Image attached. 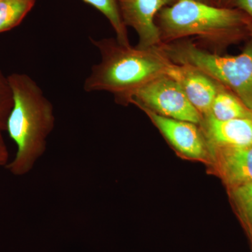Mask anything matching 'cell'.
I'll list each match as a JSON object with an SVG mask.
<instances>
[{
  "label": "cell",
  "instance_id": "ffe728a7",
  "mask_svg": "<svg viewBox=\"0 0 252 252\" xmlns=\"http://www.w3.org/2000/svg\"><path fill=\"white\" fill-rule=\"evenodd\" d=\"M250 241H251L252 245V240H250Z\"/></svg>",
  "mask_w": 252,
  "mask_h": 252
},
{
  "label": "cell",
  "instance_id": "ac0fdd59",
  "mask_svg": "<svg viewBox=\"0 0 252 252\" xmlns=\"http://www.w3.org/2000/svg\"><path fill=\"white\" fill-rule=\"evenodd\" d=\"M230 0H216V6L228 7Z\"/></svg>",
  "mask_w": 252,
  "mask_h": 252
},
{
  "label": "cell",
  "instance_id": "7a4b0ae2",
  "mask_svg": "<svg viewBox=\"0 0 252 252\" xmlns=\"http://www.w3.org/2000/svg\"><path fill=\"white\" fill-rule=\"evenodd\" d=\"M156 22L162 44L195 37L220 49L252 37V20L243 11L198 0H176L160 10Z\"/></svg>",
  "mask_w": 252,
  "mask_h": 252
},
{
  "label": "cell",
  "instance_id": "9a60e30c",
  "mask_svg": "<svg viewBox=\"0 0 252 252\" xmlns=\"http://www.w3.org/2000/svg\"><path fill=\"white\" fill-rule=\"evenodd\" d=\"M12 91L10 87L8 78L5 77L0 71V132L6 130L8 118L12 109Z\"/></svg>",
  "mask_w": 252,
  "mask_h": 252
},
{
  "label": "cell",
  "instance_id": "8992f818",
  "mask_svg": "<svg viewBox=\"0 0 252 252\" xmlns=\"http://www.w3.org/2000/svg\"><path fill=\"white\" fill-rule=\"evenodd\" d=\"M151 119L174 149L192 160L209 162L206 139L197 124L158 115L149 109L140 108Z\"/></svg>",
  "mask_w": 252,
  "mask_h": 252
},
{
  "label": "cell",
  "instance_id": "5b68a950",
  "mask_svg": "<svg viewBox=\"0 0 252 252\" xmlns=\"http://www.w3.org/2000/svg\"><path fill=\"white\" fill-rule=\"evenodd\" d=\"M132 104L158 115L200 124L202 116L189 102L180 84L167 74L160 76L134 91L126 105Z\"/></svg>",
  "mask_w": 252,
  "mask_h": 252
},
{
  "label": "cell",
  "instance_id": "277c9868",
  "mask_svg": "<svg viewBox=\"0 0 252 252\" xmlns=\"http://www.w3.org/2000/svg\"><path fill=\"white\" fill-rule=\"evenodd\" d=\"M158 47L172 63L198 69L252 109V37L243 52L235 56H220L190 41L162 44Z\"/></svg>",
  "mask_w": 252,
  "mask_h": 252
},
{
  "label": "cell",
  "instance_id": "7c38bea8",
  "mask_svg": "<svg viewBox=\"0 0 252 252\" xmlns=\"http://www.w3.org/2000/svg\"><path fill=\"white\" fill-rule=\"evenodd\" d=\"M230 200L244 229L252 238V182L228 189Z\"/></svg>",
  "mask_w": 252,
  "mask_h": 252
},
{
  "label": "cell",
  "instance_id": "9c48e42d",
  "mask_svg": "<svg viewBox=\"0 0 252 252\" xmlns=\"http://www.w3.org/2000/svg\"><path fill=\"white\" fill-rule=\"evenodd\" d=\"M167 75L175 79L202 117L210 114L220 85L198 69L172 63Z\"/></svg>",
  "mask_w": 252,
  "mask_h": 252
},
{
  "label": "cell",
  "instance_id": "5bb4252c",
  "mask_svg": "<svg viewBox=\"0 0 252 252\" xmlns=\"http://www.w3.org/2000/svg\"><path fill=\"white\" fill-rule=\"evenodd\" d=\"M92 5L108 19L117 34V40L120 44L130 46L127 28L123 21L117 0H84Z\"/></svg>",
  "mask_w": 252,
  "mask_h": 252
},
{
  "label": "cell",
  "instance_id": "30bf717a",
  "mask_svg": "<svg viewBox=\"0 0 252 252\" xmlns=\"http://www.w3.org/2000/svg\"><path fill=\"white\" fill-rule=\"evenodd\" d=\"M200 125L209 145L243 147L252 144V119L220 121L208 115L202 117Z\"/></svg>",
  "mask_w": 252,
  "mask_h": 252
},
{
  "label": "cell",
  "instance_id": "3957f363",
  "mask_svg": "<svg viewBox=\"0 0 252 252\" xmlns=\"http://www.w3.org/2000/svg\"><path fill=\"white\" fill-rule=\"evenodd\" d=\"M91 41L98 50L101 60L91 68L84 81V90L111 93L120 104H126L134 91L167 74L172 64L158 46L132 47L123 45L112 38H91Z\"/></svg>",
  "mask_w": 252,
  "mask_h": 252
},
{
  "label": "cell",
  "instance_id": "8fae6325",
  "mask_svg": "<svg viewBox=\"0 0 252 252\" xmlns=\"http://www.w3.org/2000/svg\"><path fill=\"white\" fill-rule=\"evenodd\" d=\"M209 115L220 121L252 119V109L248 108L233 93L220 85Z\"/></svg>",
  "mask_w": 252,
  "mask_h": 252
},
{
  "label": "cell",
  "instance_id": "2e32d148",
  "mask_svg": "<svg viewBox=\"0 0 252 252\" xmlns=\"http://www.w3.org/2000/svg\"><path fill=\"white\" fill-rule=\"evenodd\" d=\"M228 7L243 11L252 20V0H230Z\"/></svg>",
  "mask_w": 252,
  "mask_h": 252
},
{
  "label": "cell",
  "instance_id": "44dd1931",
  "mask_svg": "<svg viewBox=\"0 0 252 252\" xmlns=\"http://www.w3.org/2000/svg\"><path fill=\"white\" fill-rule=\"evenodd\" d=\"M0 1H1V0H0Z\"/></svg>",
  "mask_w": 252,
  "mask_h": 252
},
{
  "label": "cell",
  "instance_id": "4fadbf2b",
  "mask_svg": "<svg viewBox=\"0 0 252 252\" xmlns=\"http://www.w3.org/2000/svg\"><path fill=\"white\" fill-rule=\"evenodd\" d=\"M36 0H1L0 32L9 31L21 23L34 6Z\"/></svg>",
  "mask_w": 252,
  "mask_h": 252
},
{
  "label": "cell",
  "instance_id": "e0dca14e",
  "mask_svg": "<svg viewBox=\"0 0 252 252\" xmlns=\"http://www.w3.org/2000/svg\"><path fill=\"white\" fill-rule=\"evenodd\" d=\"M9 152L5 143L4 138L0 132V167H4L9 162Z\"/></svg>",
  "mask_w": 252,
  "mask_h": 252
},
{
  "label": "cell",
  "instance_id": "d6986e66",
  "mask_svg": "<svg viewBox=\"0 0 252 252\" xmlns=\"http://www.w3.org/2000/svg\"><path fill=\"white\" fill-rule=\"evenodd\" d=\"M202 2L206 3V4L216 5V0H198Z\"/></svg>",
  "mask_w": 252,
  "mask_h": 252
},
{
  "label": "cell",
  "instance_id": "ba28073f",
  "mask_svg": "<svg viewBox=\"0 0 252 252\" xmlns=\"http://www.w3.org/2000/svg\"><path fill=\"white\" fill-rule=\"evenodd\" d=\"M208 162L227 189L252 182V144L243 147L208 144Z\"/></svg>",
  "mask_w": 252,
  "mask_h": 252
},
{
  "label": "cell",
  "instance_id": "52a82bcc",
  "mask_svg": "<svg viewBox=\"0 0 252 252\" xmlns=\"http://www.w3.org/2000/svg\"><path fill=\"white\" fill-rule=\"evenodd\" d=\"M123 21L126 27L133 28L142 49L158 47L162 44L157 16L160 10L176 0H117Z\"/></svg>",
  "mask_w": 252,
  "mask_h": 252
},
{
  "label": "cell",
  "instance_id": "6da1fadb",
  "mask_svg": "<svg viewBox=\"0 0 252 252\" xmlns=\"http://www.w3.org/2000/svg\"><path fill=\"white\" fill-rule=\"evenodd\" d=\"M7 78L14 104L6 130L17 146V152L5 168L21 177L31 172L45 154L56 117L51 101L30 76L14 73Z\"/></svg>",
  "mask_w": 252,
  "mask_h": 252
}]
</instances>
